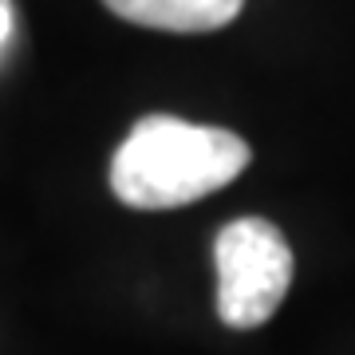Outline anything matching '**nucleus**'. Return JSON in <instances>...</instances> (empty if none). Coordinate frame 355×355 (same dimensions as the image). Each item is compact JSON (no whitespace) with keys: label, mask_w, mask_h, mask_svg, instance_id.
Returning <instances> with one entry per match:
<instances>
[{"label":"nucleus","mask_w":355,"mask_h":355,"mask_svg":"<svg viewBox=\"0 0 355 355\" xmlns=\"http://www.w3.org/2000/svg\"><path fill=\"white\" fill-rule=\"evenodd\" d=\"M245 166L249 142L233 130L150 114L114 150L111 190L130 209H178L229 186Z\"/></svg>","instance_id":"f257e3e1"},{"label":"nucleus","mask_w":355,"mask_h":355,"mask_svg":"<svg viewBox=\"0 0 355 355\" xmlns=\"http://www.w3.org/2000/svg\"><path fill=\"white\" fill-rule=\"evenodd\" d=\"M217 316L229 328H261L292 288V249L272 221L237 217L214 241Z\"/></svg>","instance_id":"f03ea898"},{"label":"nucleus","mask_w":355,"mask_h":355,"mask_svg":"<svg viewBox=\"0 0 355 355\" xmlns=\"http://www.w3.org/2000/svg\"><path fill=\"white\" fill-rule=\"evenodd\" d=\"M114 16L158 32H217L237 20L245 0H103Z\"/></svg>","instance_id":"7ed1b4c3"},{"label":"nucleus","mask_w":355,"mask_h":355,"mask_svg":"<svg viewBox=\"0 0 355 355\" xmlns=\"http://www.w3.org/2000/svg\"><path fill=\"white\" fill-rule=\"evenodd\" d=\"M8 36H12V4L0 0V48H4V40Z\"/></svg>","instance_id":"20e7f679"}]
</instances>
